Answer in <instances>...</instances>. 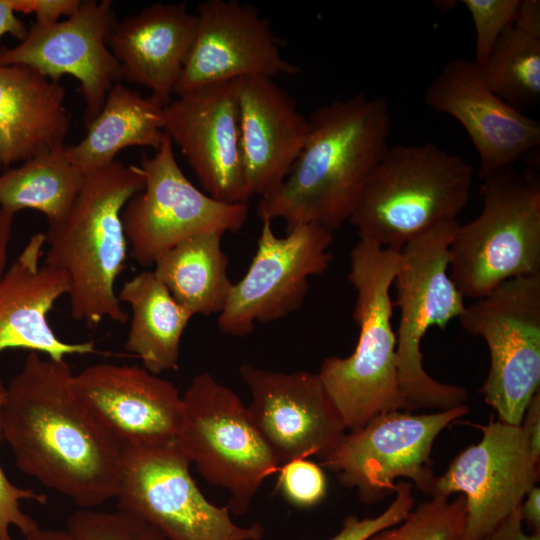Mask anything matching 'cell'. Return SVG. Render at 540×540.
I'll return each instance as SVG.
<instances>
[{
  "label": "cell",
  "mask_w": 540,
  "mask_h": 540,
  "mask_svg": "<svg viewBox=\"0 0 540 540\" xmlns=\"http://www.w3.org/2000/svg\"><path fill=\"white\" fill-rule=\"evenodd\" d=\"M66 360L29 352L4 388L2 435L16 467L79 508L115 498L122 445L79 400Z\"/></svg>",
  "instance_id": "obj_1"
},
{
  "label": "cell",
  "mask_w": 540,
  "mask_h": 540,
  "mask_svg": "<svg viewBox=\"0 0 540 540\" xmlns=\"http://www.w3.org/2000/svg\"><path fill=\"white\" fill-rule=\"evenodd\" d=\"M308 120L301 152L281 185L260 198L257 214L283 220L286 231L313 223L334 232L389 147L391 117L384 98L357 94L318 107Z\"/></svg>",
  "instance_id": "obj_2"
},
{
  "label": "cell",
  "mask_w": 540,
  "mask_h": 540,
  "mask_svg": "<svg viewBox=\"0 0 540 540\" xmlns=\"http://www.w3.org/2000/svg\"><path fill=\"white\" fill-rule=\"evenodd\" d=\"M144 183L140 166L120 161L85 174L69 213L44 233V264L67 275L71 314L89 327L128 321L115 291L128 255L121 214Z\"/></svg>",
  "instance_id": "obj_3"
},
{
  "label": "cell",
  "mask_w": 540,
  "mask_h": 540,
  "mask_svg": "<svg viewBox=\"0 0 540 540\" xmlns=\"http://www.w3.org/2000/svg\"><path fill=\"white\" fill-rule=\"evenodd\" d=\"M348 280L356 291L353 320L359 336L347 357H327L317 373L348 432L373 418L402 411L390 288L400 251L359 240L349 256Z\"/></svg>",
  "instance_id": "obj_4"
},
{
  "label": "cell",
  "mask_w": 540,
  "mask_h": 540,
  "mask_svg": "<svg viewBox=\"0 0 540 540\" xmlns=\"http://www.w3.org/2000/svg\"><path fill=\"white\" fill-rule=\"evenodd\" d=\"M473 166L433 142L388 147L368 175L349 221L360 240L400 251L415 236L457 221Z\"/></svg>",
  "instance_id": "obj_5"
},
{
  "label": "cell",
  "mask_w": 540,
  "mask_h": 540,
  "mask_svg": "<svg viewBox=\"0 0 540 540\" xmlns=\"http://www.w3.org/2000/svg\"><path fill=\"white\" fill-rule=\"evenodd\" d=\"M483 206L459 224L449 246L450 278L463 297L480 299L502 283L540 274V179L505 168L481 180Z\"/></svg>",
  "instance_id": "obj_6"
},
{
  "label": "cell",
  "mask_w": 540,
  "mask_h": 540,
  "mask_svg": "<svg viewBox=\"0 0 540 540\" xmlns=\"http://www.w3.org/2000/svg\"><path fill=\"white\" fill-rule=\"evenodd\" d=\"M458 221L437 225L407 242L400 250L395 305L400 310L397 368L402 411L449 410L466 404L461 386L433 379L424 369L421 342L429 328H445L465 311L464 297L449 270V246Z\"/></svg>",
  "instance_id": "obj_7"
},
{
  "label": "cell",
  "mask_w": 540,
  "mask_h": 540,
  "mask_svg": "<svg viewBox=\"0 0 540 540\" xmlns=\"http://www.w3.org/2000/svg\"><path fill=\"white\" fill-rule=\"evenodd\" d=\"M182 401L176 444L207 482L229 492L230 513H247L264 480L280 469L247 407L208 372L193 377Z\"/></svg>",
  "instance_id": "obj_8"
},
{
  "label": "cell",
  "mask_w": 540,
  "mask_h": 540,
  "mask_svg": "<svg viewBox=\"0 0 540 540\" xmlns=\"http://www.w3.org/2000/svg\"><path fill=\"white\" fill-rule=\"evenodd\" d=\"M190 464L176 440L123 445L117 509L152 525L168 540H261V523L239 526L226 505L219 507L205 498Z\"/></svg>",
  "instance_id": "obj_9"
},
{
  "label": "cell",
  "mask_w": 540,
  "mask_h": 540,
  "mask_svg": "<svg viewBox=\"0 0 540 540\" xmlns=\"http://www.w3.org/2000/svg\"><path fill=\"white\" fill-rule=\"evenodd\" d=\"M462 328L481 337L490 369L480 392L503 423L521 426L540 385V274L508 280L466 306Z\"/></svg>",
  "instance_id": "obj_10"
},
{
  "label": "cell",
  "mask_w": 540,
  "mask_h": 540,
  "mask_svg": "<svg viewBox=\"0 0 540 540\" xmlns=\"http://www.w3.org/2000/svg\"><path fill=\"white\" fill-rule=\"evenodd\" d=\"M468 412L465 404L424 414H381L346 433L321 466L336 473L343 487L356 489L368 505L394 492L398 478L411 480L416 489L430 495L437 477L432 468L433 444L443 429Z\"/></svg>",
  "instance_id": "obj_11"
},
{
  "label": "cell",
  "mask_w": 540,
  "mask_h": 540,
  "mask_svg": "<svg viewBox=\"0 0 540 540\" xmlns=\"http://www.w3.org/2000/svg\"><path fill=\"white\" fill-rule=\"evenodd\" d=\"M139 166L144 187L121 214L130 255L139 265H154L163 253L195 234L237 232L246 223L247 203L218 201L190 182L166 134L155 154L144 155Z\"/></svg>",
  "instance_id": "obj_12"
},
{
  "label": "cell",
  "mask_w": 540,
  "mask_h": 540,
  "mask_svg": "<svg viewBox=\"0 0 540 540\" xmlns=\"http://www.w3.org/2000/svg\"><path fill=\"white\" fill-rule=\"evenodd\" d=\"M257 250L245 275L233 283L219 314L224 334L248 335L256 323L279 320L298 310L309 290V277L330 266L333 232L313 223L295 225L277 236L272 221L261 220Z\"/></svg>",
  "instance_id": "obj_13"
},
{
  "label": "cell",
  "mask_w": 540,
  "mask_h": 540,
  "mask_svg": "<svg viewBox=\"0 0 540 540\" xmlns=\"http://www.w3.org/2000/svg\"><path fill=\"white\" fill-rule=\"evenodd\" d=\"M482 438L460 452L437 476L430 496L463 494L466 523L460 540H482L521 507L539 480L540 469L521 426L493 415L487 424L467 423Z\"/></svg>",
  "instance_id": "obj_14"
},
{
  "label": "cell",
  "mask_w": 540,
  "mask_h": 540,
  "mask_svg": "<svg viewBox=\"0 0 540 540\" xmlns=\"http://www.w3.org/2000/svg\"><path fill=\"white\" fill-rule=\"evenodd\" d=\"M112 1L81 0L78 9L52 24L34 22L13 47H0V65H25L53 81L70 75L79 81L87 126L101 111L121 68L107 45L114 23Z\"/></svg>",
  "instance_id": "obj_15"
},
{
  "label": "cell",
  "mask_w": 540,
  "mask_h": 540,
  "mask_svg": "<svg viewBox=\"0 0 540 540\" xmlns=\"http://www.w3.org/2000/svg\"><path fill=\"white\" fill-rule=\"evenodd\" d=\"M248 415L280 467L296 459L331 454L347 433L317 373L280 372L242 364Z\"/></svg>",
  "instance_id": "obj_16"
},
{
  "label": "cell",
  "mask_w": 540,
  "mask_h": 540,
  "mask_svg": "<svg viewBox=\"0 0 540 540\" xmlns=\"http://www.w3.org/2000/svg\"><path fill=\"white\" fill-rule=\"evenodd\" d=\"M163 130L206 194L225 203H247L251 196L242 162L235 80L178 95L164 106Z\"/></svg>",
  "instance_id": "obj_17"
},
{
  "label": "cell",
  "mask_w": 540,
  "mask_h": 540,
  "mask_svg": "<svg viewBox=\"0 0 540 540\" xmlns=\"http://www.w3.org/2000/svg\"><path fill=\"white\" fill-rule=\"evenodd\" d=\"M197 29L177 95L248 76L293 75L298 66L280 53L270 23L236 0H207L197 6Z\"/></svg>",
  "instance_id": "obj_18"
},
{
  "label": "cell",
  "mask_w": 540,
  "mask_h": 540,
  "mask_svg": "<svg viewBox=\"0 0 540 540\" xmlns=\"http://www.w3.org/2000/svg\"><path fill=\"white\" fill-rule=\"evenodd\" d=\"M424 102L465 129L478 154L481 180L512 167L540 145V122L493 93L473 60L446 62L427 87Z\"/></svg>",
  "instance_id": "obj_19"
},
{
  "label": "cell",
  "mask_w": 540,
  "mask_h": 540,
  "mask_svg": "<svg viewBox=\"0 0 540 540\" xmlns=\"http://www.w3.org/2000/svg\"><path fill=\"white\" fill-rule=\"evenodd\" d=\"M72 387L94 419L122 446L176 440L182 397L172 382L144 367L91 365L73 375Z\"/></svg>",
  "instance_id": "obj_20"
},
{
  "label": "cell",
  "mask_w": 540,
  "mask_h": 540,
  "mask_svg": "<svg viewBox=\"0 0 540 540\" xmlns=\"http://www.w3.org/2000/svg\"><path fill=\"white\" fill-rule=\"evenodd\" d=\"M45 234H33L0 279V354L25 349L61 361L96 351L93 341L69 343L57 337L48 314L69 292L67 275L41 263ZM5 386L0 378V392Z\"/></svg>",
  "instance_id": "obj_21"
},
{
  "label": "cell",
  "mask_w": 540,
  "mask_h": 540,
  "mask_svg": "<svg viewBox=\"0 0 540 540\" xmlns=\"http://www.w3.org/2000/svg\"><path fill=\"white\" fill-rule=\"evenodd\" d=\"M235 87L245 181L250 196L262 197L288 175L308 137L309 120L273 78L242 77Z\"/></svg>",
  "instance_id": "obj_22"
},
{
  "label": "cell",
  "mask_w": 540,
  "mask_h": 540,
  "mask_svg": "<svg viewBox=\"0 0 540 540\" xmlns=\"http://www.w3.org/2000/svg\"><path fill=\"white\" fill-rule=\"evenodd\" d=\"M197 29L196 14L181 3H156L116 21L107 45L122 79L143 86L166 105L181 77Z\"/></svg>",
  "instance_id": "obj_23"
},
{
  "label": "cell",
  "mask_w": 540,
  "mask_h": 540,
  "mask_svg": "<svg viewBox=\"0 0 540 540\" xmlns=\"http://www.w3.org/2000/svg\"><path fill=\"white\" fill-rule=\"evenodd\" d=\"M65 89L37 70L0 65V163L3 170L64 147L71 119Z\"/></svg>",
  "instance_id": "obj_24"
},
{
  "label": "cell",
  "mask_w": 540,
  "mask_h": 540,
  "mask_svg": "<svg viewBox=\"0 0 540 540\" xmlns=\"http://www.w3.org/2000/svg\"><path fill=\"white\" fill-rule=\"evenodd\" d=\"M164 106L151 95L144 97L118 82L109 90L99 114L86 126L85 137L74 145H65L63 152L85 175L111 165L126 148L150 147L156 151L165 136Z\"/></svg>",
  "instance_id": "obj_25"
},
{
  "label": "cell",
  "mask_w": 540,
  "mask_h": 540,
  "mask_svg": "<svg viewBox=\"0 0 540 540\" xmlns=\"http://www.w3.org/2000/svg\"><path fill=\"white\" fill-rule=\"evenodd\" d=\"M117 296L132 312L125 349L136 355L152 374L176 370L181 338L194 315L173 298L150 270L125 281Z\"/></svg>",
  "instance_id": "obj_26"
},
{
  "label": "cell",
  "mask_w": 540,
  "mask_h": 540,
  "mask_svg": "<svg viewBox=\"0 0 540 540\" xmlns=\"http://www.w3.org/2000/svg\"><path fill=\"white\" fill-rule=\"evenodd\" d=\"M224 233L202 232L177 243L154 263V274L173 298L193 315L220 314L233 283L222 249Z\"/></svg>",
  "instance_id": "obj_27"
},
{
  "label": "cell",
  "mask_w": 540,
  "mask_h": 540,
  "mask_svg": "<svg viewBox=\"0 0 540 540\" xmlns=\"http://www.w3.org/2000/svg\"><path fill=\"white\" fill-rule=\"evenodd\" d=\"M489 89L524 113L540 102V2L521 0L514 22L477 65Z\"/></svg>",
  "instance_id": "obj_28"
},
{
  "label": "cell",
  "mask_w": 540,
  "mask_h": 540,
  "mask_svg": "<svg viewBox=\"0 0 540 540\" xmlns=\"http://www.w3.org/2000/svg\"><path fill=\"white\" fill-rule=\"evenodd\" d=\"M63 148L3 170L0 206L13 214L23 209L36 210L45 215L48 224L62 220L84 182V174L66 158Z\"/></svg>",
  "instance_id": "obj_29"
},
{
  "label": "cell",
  "mask_w": 540,
  "mask_h": 540,
  "mask_svg": "<svg viewBox=\"0 0 540 540\" xmlns=\"http://www.w3.org/2000/svg\"><path fill=\"white\" fill-rule=\"evenodd\" d=\"M466 523L463 494L453 500L432 496L412 509L399 524L382 530L368 540H460Z\"/></svg>",
  "instance_id": "obj_30"
},
{
  "label": "cell",
  "mask_w": 540,
  "mask_h": 540,
  "mask_svg": "<svg viewBox=\"0 0 540 540\" xmlns=\"http://www.w3.org/2000/svg\"><path fill=\"white\" fill-rule=\"evenodd\" d=\"M70 540H168L140 518L117 509L80 508L66 521Z\"/></svg>",
  "instance_id": "obj_31"
},
{
  "label": "cell",
  "mask_w": 540,
  "mask_h": 540,
  "mask_svg": "<svg viewBox=\"0 0 540 540\" xmlns=\"http://www.w3.org/2000/svg\"><path fill=\"white\" fill-rule=\"evenodd\" d=\"M476 32V65L490 55L502 33L517 17L521 0H462Z\"/></svg>",
  "instance_id": "obj_32"
},
{
  "label": "cell",
  "mask_w": 540,
  "mask_h": 540,
  "mask_svg": "<svg viewBox=\"0 0 540 540\" xmlns=\"http://www.w3.org/2000/svg\"><path fill=\"white\" fill-rule=\"evenodd\" d=\"M279 472L277 487L293 506L311 508L326 497L325 474L314 462L296 459L282 465Z\"/></svg>",
  "instance_id": "obj_33"
},
{
  "label": "cell",
  "mask_w": 540,
  "mask_h": 540,
  "mask_svg": "<svg viewBox=\"0 0 540 540\" xmlns=\"http://www.w3.org/2000/svg\"><path fill=\"white\" fill-rule=\"evenodd\" d=\"M412 486L406 481L396 483L395 498L382 513L365 518L349 515L340 531L329 540H368L374 534L399 524L415 506Z\"/></svg>",
  "instance_id": "obj_34"
},
{
  "label": "cell",
  "mask_w": 540,
  "mask_h": 540,
  "mask_svg": "<svg viewBox=\"0 0 540 540\" xmlns=\"http://www.w3.org/2000/svg\"><path fill=\"white\" fill-rule=\"evenodd\" d=\"M3 392H0V441L2 435L1 404ZM34 500L39 504L47 503V495L37 493L33 489L20 488L10 482L0 465V540H13L10 527L14 526L23 535L39 527L38 522L20 507L21 500Z\"/></svg>",
  "instance_id": "obj_35"
},
{
  "label": "cell",
  "mask_w": 540,
  "mask_h": 540,
  "mask_svg": "<svg viewBox=\"0 0 540 540\" xmlns=\"http://www.w3.org/2000/svg\"><path fill=\"white\" fill-rule=\"evenodd\" d=\"M14 12L33 13L36 23L52 24L63 16L69 17L79 7L81 0H7Z\"/></svg>",
  "instance_id": "obj_36"
},
{
  "label": "cell",
  "mask_w": 540,
  "mask_h": 540,
  "mask_svg": "<svg viewBox=\"0 0 540 540\" xmlns=\"http://www.w3.org/2000/svg\"><path fill=\"white\" fill-rule=\"evenodd\" d=\"M521 427L527 437L532 455L540 461V391L527 405Z\"/></svg>",
  "instance_id": "obj_37"
},
{
  "label": "cell",
  "mask_w": 540,
  "mask_h": 540,
  "mask_svg": "<svg viewBox=\"0 0 540 540\" xmlns=\"http://www.w3.org/2000/svg\"><path fill=\"white\" fill-rule=\"evenodd\" d=\"M482 540H540V534L525 532L519 508Z\"/></svg>",
  "instance_id": "obj_38"
},
{
  "label": "cell",
  "mask_w": 540,
  "mask_h": 540,
  "mask_svg": "<svg viewBox=\"0 0 540 540\" xmlns=\"http://www.w3.org/2000/svg\"><path fill=\"white\" fill-rule=\"evenodd\" d=\"M523 524L525 523L532 534H540V488L534 486L525 496L521 507Z\"/></svg>",
  "instance_id": "obj_39"
},
{
  "label": "cell",
  "mask_w": 540,
  "mask_h": 540,
  "mask_svg": "<svg viewBox=\"0 0 540 540\" xmlns=\"http://www.w3.org/2000/svg\"><path fill=\"white\" fill-rule=\"evenodd\" d=\"M29 28L19 19L7 0H0V37L10 34L19 41L23 40Z\"/></svg>",
  "instance_id": "obj_40"
},
{
  "label": "cell",
  "mask_w": 540,
  "mask_h": 540,
  "mask_svg": "<svg viewBox=\"0 0 540 540\" xmlns=\"http://www.w3.org/2000/svg\"><path fill=\"white\" fill-rule=\"evenodd\" d=\"M15 214L0 206V279L7 270L8 246Z\"/></svg>",
  "instance_id": "obj_41"
},
{
  "label": "cell",
  "mask_w": 540,
  "mask_h": 540,
  "mask_svg": "<svg viewBox=\"0 0 540 540\" xmlns=\"http://www.w3.org/2000/svg\"><path fill=\"white\" fill-rule=\"evenodd\" d=\"M23 536L25 540H70L65 529L41 528L40 526Z\"/></svg>",
  "instance_id": "obj_42"
},
{
  "label": "cell",
  "mask_w": 540,
  "mask_h": 540,
  "mask_svg": "<svg viewBox=\"0 0 540 540\" xmlns=\"http://www.w3.org/2000/svg\"><path fill=\"white\" fill-rule=\"evenodd\" d=\"M2 171H3V167H2V165H1V163H0V173H1Z\"/></svg>",
  "instance_id": "obj_43"
}]
</instances>
